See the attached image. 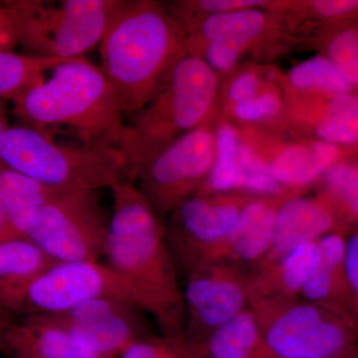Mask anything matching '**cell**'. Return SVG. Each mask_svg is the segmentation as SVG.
<instances>
[{"label":"cell","mask_w":358,"mask_h":358,"mask_svg":"<svg viewBox=\"0 0 358 358\" xmlns=\"http://www.w3.org/2000/svg\"><path fill=\"white\" fill-rule=\"evenodd\" d=\"M110 190L106 264L140 292L162 336L186 341L182 288L164 224L131 181H122Z\"/></svg>","instance_id":"cell-1"},{"label":"cell","mask_w":358,"mask_h":358,"mask_svg":"<svg viewBox=\"0 0 358 358\" xmlns=\"http://www.w3.org/2000/svg\"><path fill=\"white\" fill-rule=\"evenodd\" d=\"M99 48L101 69L129 117L164 88L188 52L187 34L166 4L122 0Z\"/></svg>","instance_id":"cell-2"},{"label":"cell","mask_w":358,"mask_h":358,"mask_svg":"<svg viewBox=\"0 0 358 358\" xmlns=\"http://www.w3.org/2000/svg\"><path fill=\"white\" fill-rule=\"evenodd\" d=\"M24 126L54 138L68 134L75 143L120 150L127 115L100 66L85 57L64 60L42 83L13 102Z\"/></svg>","instance_id":"cell-3"},{"label":"cell","mask_w":358,"mask_h":358,"mask_svg":"<svg viewBox=\"0 0 358 358\" xmlns=\"http://www.w3.org/2000/svg\"><path fill=\"white\" fill-rule=\"evenodd\" d=\"M219 75L201 58L187 53L169 81L140 110L129 115L120 150L134 182L145 164L193 129L214 120Z\"/></svg>","instance_id":"cell-4"},{"label":"cell","mask_w":358,"mask_h":358,"mask_svg":"<svg viewBox=\"0 0 358 358\" xmlns=\"http://www.w3.org/2000/svg\"><path fill=\"white\" fill-rule=\"evenodd\" d=\"M0 162L58 192H96L129 180L117 148L61 143L24 124L0 136Z\"/></svg>","instance_id":"cell-5"},{"label":"cell","mask_w":358,"mask_h":358,"mask_svg":"<svg viewBox=\"0 0 358 358\" xmlns=\"http://www.w3.org/2000/svg\"><path fill=\"white\" fill-rule=\"evenodd\" d=\"M261 358H358V333L343 308L296 299L251 303Z\"/></svg>","instance_id":"cell-6"},{"label":"cell","mask_w":358,"mask_h":358,"mask_svg":"<svg viewBox=\"0 0 358 358\" xmlns=\"http://www.w3.org/2000/svg\"><path fill=\"white\" fill-rule=\"evenodd\" d=\"M122 0H10L20 46L35 57H84L100 45Z\"/></svg>","instance_id":"cell-7"},{"label":"cell","mask_w":358,"mask_h":358,"mask_svg":"<svg viewBox=\"0 0 358 358\" xmlns=\"http://www.w3.org/2000/svg\"><path fill=\"white\" fill-rule=\"evenodd\" d=\"M96 298L128 301L148 315L140 292L100 261L54 263L16 292L4 308L26 317L55 315Z\"/></svg>","instance_id":"cell-8"},{"label":"cell","mask_w":358,"mask_h":358,"mask_svg":"<svg viewBox=\"0 0 358 358\" xmlns=\"http://www.w3.org/2000/svg\"><path fill=\"white\" fill-rule=\"evenodd\" d=\"M254 197L244 192H197L169 215L164 233L180 280L217 260L240 213Z\"/></svg>","instance_id":"cell-9"},{"label":"cell","mask_w":358,"mask_h":358,"mask_svg":"<svg viewBox=\"0 0 358 358\" xmlns=\"http://www.w3.org/2000/svg\"><path fill=\"white\" fill-rule=\"evenodd\" d=\"M215 119L193 129L148 160L134 185L160 217L201 189L215 159Z\"/></svg>","instance_id":"cell-10"},{"label":"cell","mask_w":358,"mask_h":358,"mask_svg":"<svg viewBox=\"0 0 358 358\" xmlns=\"http://www.w3.org/2000/svg\"><path fill=\"white\" fill-rule=\"evenodd\" d=\"M109 225L96 192H56L27 238L55 262H96L105 256Z\"/></svg>","instance_id":"cell-11"},{"label":"cell","mask_w":358,"mask_h":358,"mask_svg":"<svg viewBox=\"0 0 358 358\" xmlns=\"http://www.w3.org/2000/svg\"><path fill=\"white\" fill-rule=\"evenodd\" d=\"M271 6L212 14L192 21L183 26L188 52L201 58L218 75L230 72L247 52L281 27L282 13Z\"/></svg>","instance_id":"cell-12"},{"label":"cell","mask_w":358,"mask_h":358,"mask_svg":"<svg viewBox=\"0 0 358 358\" xmlns=\"http://www.w3.org/2000/svg\"><path fill=\"white\" fill-rule=\"evenodd\" d=\"M182 288L185 339L199 343L251 307L249 273L231 264H206L186 275Z\"/></svg>","instance_id":"cell-13"},{"label":"cell","mask_w":358,"mask_h":358,"mask_svg":"<svg viewBox=\"0 0 358 358\" xmlns=\"http://www.w3.org/2000/svg\"><path fill=\"white\" fill-rule=\"evenodd\" d=\"M267 164L273 178L289 190L303 192L322 179L331 167L343 159L345 148L315 140L261 145L242 136Z\"/></svg>","instance_id":"cell-14"},{"label":"cell","mask_w":358,"mask_h":358,"mask_svg":"<svg viewBox=\"0 0 358 358\" xmlns=\"http://www.w3.org/2000/svg\"><path fill=\"white\" fill-rule=\"evenodd\" d=\"M301 194L303 192L289 195L278 209L272 246L252 273L270 267L301 244L317 241L327 233L341 231L333 207L320 193L315 197Z\"/></svg>","instance_id":"cell-15"},{"label":"cell","mask_w":358,"mask_h":358,"mask_svg":"<svg viewBox=\"0 0 358 358\" xmlns=\"http://www.w3.org/2000/svg\"><path fill=\"white\" fill-rule=\"evenodd\" d=\"M298 192H303L287 190L274 196L254 197L240 213L215 262L253 272L272 246L278 209L289 195Z\"/></svg>","instance_id":"cell-16"},{"label":"cell","mask_w":358,"mask_h":358,"mask_svg":"<svg viewBox=\"0 0 358 358\" xmlns=\"http://www.w3.org/2000/svg\"><path fill=\"white\" fill-rule=\"evenodd\" d=\"M285 115L312 140L338 147L358 143V93L331 98L285 99Z\"/></svg>","instance_id":"cell-17"},{"label":"cell","mask_w":358,"mask_h":358,"mask_svg":"<svg viewBox=\"0 0 358 358\" xmlns=\"http://www.w3.org/2000/svg\"><path fill=\"white\" fill-rule=\"evenodd\" d=\"M4 352L15 358H101L81 348L62 327L42 315L14 322Z\"/></svg>","instance_id":"cell-18"},{"label":"cell","mask_w":358,"mask_h":358,"mask_svg":"<svg viewBox=\"0 0 358 358\" xmlns=\"http://www.w3.org/2000/svg\"><path fill=\"white\" fill-rule=\"evenodd\" d=\"M319 257L317 241L308 242L291 250L270 267L249 274L252 301L301 298V292L315 272Z\"/></svg>","instance_id":"cell-19"},{"label":"cell","mask_w":358,"mask_h":358,"mask_svg":"<svg viewBox=\"0 0 358 358\" xmlns=\"http://www.w3.org/2000/svg\"><path fill=\"white\" fill-rule=\"evenodd\" d=\"M348 237L343 231H333L317 240L319 262L301 298L313 303L343 308L346 293Z\"/></svg>","instance_id":"cell-20"},{"label":"cell","mask_w":358,"mask_h":358,"mask_svg":"<svg viewBox=\"0 0 358 358\" xmlns=\"http://www.w3.org/2000/svg\"><path fill=\"white\" fill-rule=\"evenodd\" d=\"M140 313H143L134 310L95 322L60 327L87 352L101 358H119L127 346L148 334Z\"/></svg>","instance_id":"cell-21"},{"label":"cell","mask_w":358,"mask_h":358,"mask_svg":"<svg viewBox=\"0 0 358 358\" xmlns=\"http://www.w3.org/2000/svg\"><path fill=\"white\" fill-rule=\"evenodd\" d=\"M56 192L0 162V212L22 236Z\"/></svg>","instance_id":"cell-22"},{"label":"cell","mask_w":358,"mask_h":358,"mask_svg":"<svg viewBox=\"0 0 358 358\" xmlns=\"http://www.w3.org/2000/svg\"><path fill=\"white\" fill-rule=\"evenodd\" d=\"M189 358H261V334L251 307L199 343H186Z\"/></svg>","instance_id":"cell-23"},{"label":"cell","mask_w":358,"mask_h":358,"mask_svg":"<svg viewBox=\"0 0 358 358\" xmlns=\"http://www.w3.org/2000/svg\"><path fill=\"white\" fill-rule=\"evenodd\" d=\"M54 263L55 261L46 255L29 238L15 237L1 242L0 306L4 308L6 301L16 292Z\"/></svg>","instance_id":"cell-24"},{"label":"cell","mask_w":358,"mask_h":358,"mask_svg":"<svg viewBox=\"0 0 358 358\" xmlns=\"http://www.w3.org/2000/svg\"><path fill=\"white\" fill-rule=\"evenodd\" d=\"M286 98H331L355 92L334 63L324 55L303 61L287 73Z\"/></svg>","instance_id":"cell-25"},{"label":"cell","mask_w":358,"mask_h":358,"mask_svg":"<svg viewBox=\"0 0 358 358\" xmlns=\"http://www.w3.org/2000/svg\"><path fill=\"white\" fill-rule=\"evenodd\" d=\"M322 179L320 194L333 207L339 229L350 236L358 230V164L341 160Z\"/></svg>","instance_id":"cell-26"},{"label":"cell","mask_w":358,"mask_h":358,"mask_svg":"<svg viewBox=\"0 0 358 358\" xmlns=\"http://www.w3.org/2000/svg\"><path fill=\"white\" fill-rule=\"evenodd\" d=\"M215 159L201 189L204 193L241 192L238 152L241 133L228 121L215 122Z\"/></svg>","instance_id":"cell-27"},{"label":"cell","mask_w":358,"mask_h":358,"mask_svg":"<svg viewBox=\"0 0 358 358\" xmlns=\"http://www.w3.org/2000/svg\"><path fill=\"white\" fill-rule=\"evenodd\" d=\"M64 60L0 51V100L14 102L46 79L47 72Z\"/></svg>","instance_id":"cell-28"},{"label":"cell","mask_w":358,"mask_h":358,"mask_svg":"<svg viewBox=\"0 0 358 358\" xmlns=\"http://www.w3.org/2000/svg\"><path fill=\"white\" fill-rule=\"evenodd\" d=\"M322 36L324 54L353 88L358 89V14L329 21Z\"/></svg>","instance_id":"cell-29"},{"label":"cell","mask_w":358,"mask_h":358,"mask_svg":"<svg viewBox=\"0 0 358 358\" xmlns=\"http://www.w3.org/2000/svg\"><path fill=\"white\" fill-rule=\"evenodd\" d=\"M134 310H138V308L128 301L113 298H96L83 301L67 312L55 315H42V317H47L59 326H69V324L95 322L117 313L131 312Z\"/></svg>","instance_id":"cell-30"},{"label":"cell","mask_w":358,"mask_h":358,"mask_svg":"<svg viewBox=\"0 0 358 358\" xmlns=\"http://www.w3.org/2000/svg\"><path fill=\"white\" fill-rule=\"evenodd\" d=\"M284 110L285 100L281 94L270 86L253 98L237 103L226 115L242 124H254L278 117Z\"/></svg>","instance_id":"cell-31"},{"label":"cell","mask_w":358,"mask_h":358,"mask_svg":"<svg viewBox=\"0 0 358 358\" xmlns=\"http://www.w3.org/2000/svg\"><path fill=\"white\" fill-rule=\"evenodd\" d=\"M275 10L279 13H298L300 16L322 20H338L357 15L358 0H313V1L275 2Z\"/></svg>","instance_id":"cell-32"},{"label":"cell","mask_w":358,"mask_h":358,"mask_svg":"<svg viewBox=\"0 0 358 358\" xmlns=\"http://www.w3.org/2000/svg\"><path fill=\"white\" fill-rule=\"evenodd\" d=\"M119 358H187L186 341L147 334L127 346Z\"/></svg>","instance_id":"cell-33"},{"label":"cell","mask_w":358,"mask_h":358,"mask_svg":"<svg viewBox=\"0 0 358 358\" xmlns=\"http://www.w3.org/2000/svg\"><path fill=\"white\" fill-rule=\"evenodd\" d=\"M268 87L270 86H266L264 84L263 77L261 76L258 70L242 71L236 76L233 77L228 85L225 99H224V112L226 114L237 103L253 98Z\"/></svg>","instance_id":"cell-34"},{"label":"cell","mask_w":358,"mask_h":358,"mask_svg":"<svg viewBox=\"0 0 358 358\" xmlns=\"http://www.w3.org/2000/svg\"><path fill=\"white\" fill-rule=\"evenodd\" d=\"M345 274L346 293L343 310L352 319L358 333V230L348 237Z\"/></svg>","instance_id":"cell-35"},{"label":"cell","mask_w":358,"mask_h":358,"mask_svg":"<svg viewBox=\"0 0 358 358\" xmlns=\"http://www.w3.org/2000/svg\"><path fill=\"white\" fill-rule=\"evenodd\" d=\"M18 46L20 40L13 16L3 2H0V51H15Z\"/></svg>","instance_id":"cell-36"},{"label":"cell","mask_w":358,"mask_h":358,"mask_svg":"<svg viewBox=\"0 0 358 358\" xmlns=\"http://www.w3.org/2000/svg\"><path fill=\"white\" fill-rule=\"evenodd\" d=\"M14 313L9 312L6 308L0 306V350L4 352V341H6V334L8 333L10 327L14 324L13 315Z\"/></svg>","instance_id":"cell-37"},{"label":"cell","mask_w":358,"mask_h":358,"mask_svg":"<svg viewBox=\"0 0 358 358\" xmlns=\"http://www.w3.org/2000/svg\"><path fill=\"white\" fill-rule=\"evenodd\" d=\"M20 236H22V235L14 229L13 226L8 222L6 216L0 212V243L6 241V240Z\"/></svg>","instance_id":"cell-38"},{"label":"cell","mask_w":358,"mask_h":358,"mask_svg":"<svg viewBox=\"0 0 358 358\" xmlns=\"http://www.w3.org/2000/svg\"><path fill=\"white\" fill-rule=\"evenodd\" d=\"M9 127H10V124H9L7 115L0 117V136H1V134H3Z\"/></svg>","instance_id":"cell-39"},{"label":"cell","mask_w":358,"mask_h":358,"mask_svg":"<svg viewBox=\"0 0 358 358\" xmlns=\"http://www.w3.org/2000/svg\"><path fill=\"white\" fill-rule=\"evenodd\" d=\"M3 115H7L6 106L3 100H0V117H3Z\"/></svg>","instance_id":"cell-40"},{"label":"cell","mask_w":358,"mask_h":358,"mask_svg":"<svg viewBox=\"0 0 358 358\" xmlns=\"http://www.w3.org/2000/svg\"><path fill=\"white\" fill-rule=\"evenodd\" d=\"M186 352H187V350H186ZM187 358H189V357H188V353H187Z\"/></svg>","instance_id":"cell-41"}]
</instances>
